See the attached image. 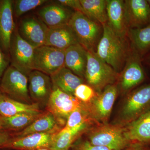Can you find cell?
<instances>
[{"instance_id": "cell-1", "label": "cell", "mask_w": 150, "mask_h": 150, "mask_svg": "<svg viewBox=\"0 0 150 150\" xmlns=\"http://www.w3.org/2000/svg\"><path fill=\"white\" fill-rule=\"evenodd\" d=\"M102 25L103 33L96 54L118 73L127 57V48L123 38L115 33L107 23Z\"/></svg>"}, {"instance_id": "cell-2", "label": "cell", "mask_w": 150, "mask_h": 150, "mask_svg": "<svg viewBox=\"0 0 150 150\" xmlns=\"http://www.w3.org/2000/svg\"><path fill=\"white\" fill-rule=\"evenodd\" d=\"M87 56L84 77L90 86L100 92L107 86L113 84L118 78V73L99 59L94 51H87Z\"/></svg>"}, {"instance_id": "cell-3", "label": "cell", "mask_w": 150, "mask_h": 150, "mask_svg": "<svg viewBox=\"0 0 150 150\" xmlns=\"http://www.w3.org/2000/svg\"><path fill=\"white\" fill-rule=\"evenodd\" d=\"M68 25L72 30L79 44L87 51H94L101 32L99 23L80 12L75 11Z\"/></svg>"}, {"instance_id": "cell-4", "label": "cell", "mask_w": 150, "mask_h": 150, "mask_svg": "<svg viewBox=\"0 0 150 150\" xmlns=\"http://www.w3.org/2000/svg\"><path fill=\"white\" fill-rule=\"evenodd\" d=\"M35 48L23 40L15 28L11 39L9 51L10 66L28 77L33 71V62Z\"/></svg>"}, {"instance_id": "cell-5", "label": "cell", "mask_w": 150, "mask_h": 150, "mask_svg": "<svg viewBox=\"0 0 150 150\" xmlns=\"http://www.w3.org/2000/svg\"><path fill=\"white\" fill-rule=\"evenodd\" d=\"M150 108V83L139 87L129 94L120 113V122L129 123Z\"/></svg>"}, {"instance_id": "cell-6", "label": "cell", "mask_w": 150, "mask_h": 150, "mask_svg": "<svg viewBox=\"0 0 150 150\" xmlns=\"http://www.w3.org/2000/svg\"><path fill=\"white\" fill-rule=\"evenodd\" d=\"M0 91L18 101L29 102L28 77L13 67L9 66L0 82Z\"/></svg>"}, {"instance_id": "cell-7", "label": "cell", "mask_w": 150, "mask_h": 150, "mask_svg": "<svg viewBox=\"0 0 150 150\" xmlns=\"http://www.w3.org/2000/svg\"><path fill=\"white\" fill-rule=\"evenodd\" d=\"M92 144L112 150H123L131 144L126 139L124 129L117 125H104L93 129L89 135Z\"/></svg>"}, {"instance_id": "cell-8", "label": "cell", "mask_w": 150, "mask_h": 150, "mask_svg": "<svg viewBox=\"0 0 150 150\" xmlns=\"http://www.w3.org/2000/svg\"><path fill=\"white\" fill-rule=\"evenodd\" d=\"M65 50L46 45L35 48L33 70L51 76L64 66Z\"/></svg>"}, {"instance_id": "cell-9", "label": "cell", "mask_w": 150, "mask_h": 150, "mask_svg": "<svg viewBox=\"0 0 150 150\" xmlns=\"http://www.w3.org/2000/svg\"><path fill=\"white\" fill-rule=\"evenodd\" d=\"M75 97L64 92L53 85V91L48 103L49 112L57 121L63 123L73 111L86 107Z\"/></svg>"}, {"instance_id": "cell-10", "label": "cell", "mask_w": 150, "mask_h": 150, "mask_svg": "<svg viewBox=\"0 0 150 150\" xmlns=\"http://www.w3.org/2000/svg\"><path fill=\"white\" fill-rule=\"evenodd\" d=\"M118 93L115 85H110L105 88L103 91L97 94L87 108L92 118L98 121L105 122L110 116Z\"/></svg>"}, {"instance_id": "cell-11", "label": "cell", "mask_w": 150, "mask_h": 150, "mask_svg": "<svg viewBox=\"0 0 150 150\" xmlns=\"http://www.w3.org/2000/svg\"><path fill=\"white\" fill-rule=\"evenodd\" d=\"M17 29L21 37L34 48L45 45L48 28L40 18L26 17L21 20Z\"/></svg>"}, {"instance_id": "cell-12", "label": "cell", "mask_w": 150, "mask_h": 150, "mask_svg": "<svg viewBox=\"0 0 150 150\" xmlns=\"http://www.w3.org/2000/svg\"><path fill=\"white\" fill-rule=\"evenodd\" d=\"M28 79V90L30 97L39 104H47L53 89L50 76L33 70L29 74Z\"/></svg>"}, {"instance_id": "cell-13", "label": "cell", "mask_w": 150, "mask_h": 150, "mask_svg": "<svg viewBox=\"0 0 150 150\" xmlns=\"http://www.w3.org/2000/svg\"><path fill=\"white\" fill-rule=\"evenodd\" d=\"M146 75L139 54L135 53L128 58L120 79V85L123 92L129 91L145 80Z\"/></svg>"}, {"instance_id": "cell-14", "label": "cell", "mask_w": 150, "mask_h": 150, "mask_svg": "<svg viewBox=\"0 0 150 150\" xmlns=\"http://www.w3.org/2000/svg\"><path fill=\"white\" fill-rule=\"evenodd\" d=\"M13 13V1H0V45L8 56L11 39L16 28Z\"/></svg>"}, {"instance_id": "cell-15", "label": "cell", "mask_w": 150, "mask_h": 150, "mask_svg": "<svg viewBox=\"0 0 150 150\" xmlns=\"http://www.w3.org/2000/svg\"><path fill=\"white\" fill-rule=\"evenodd\" d=\"M124 129L125 137L131 144L150 146V108Z\"/></svg>"}, {"instance_id": "cell-16", "label": "cell", "mask_w": 150, "mask_h": 150, "mask_svg": "<svg viewBox=\"0 0 150 150\" xmlns=\"http://www.w3.org/2000/svg\"><path fill=\"white\" fill-rule=\"evenodd\" d=\"M129 28H139L150 23V6L146 0L124 1Z\"/></svg>"}, {"instance_id": "cell-17", "label": "cell", "mask_w": 150, "mask_h": 150, "mask_svg": "<svg viewBox=\"0 0 150 150\" xmlns=\"http://www.w3.org/2000/svg\"><path fill=\"white\" fill-rule=\"evenodd\" d=\"M107 23L118 36L124 38L129 31L125 15L124 1H106Z\"/></svg>"}, {"instance_id": "cell-18", "label": "cell", "mask_w": 150, "mask_h": 150, "mask_svg": "<svg viewBox=\"0 0 150 150\" xmlns=\"http://www.w3.org/2000/svg\"><path fill=\"white\" fill-rule=\"evenodd\" d=\"M52 132L35 133L25 137L11 140L1 148L25 150H36L49 149L54 134Z\"/></svg>"}, {"instance_id": "cell-19", "label": "cell", "mask_w": 150, "mask_h": 150, "mask_svg": "<svg viewBox=\"0 0 150 150\" xmlns=\"http://www.w3.org/2000/svg\"><path fill=\"white\" fill-rule=\"evenodd\" d=\"M74 13L57 3L43 7L38 13L39 18L48 28H51L68 24Z\"/></svg>"}, {"instance_id": "cell-20", "label": "cell", "mask_w": 150, "mask_h": 150, "mask_svg": "<svg viewBox=\"0 0 150 150\" xmlns=\"http://www.w3.org/2000/svg\"><path fill=\"white\" fill-rule=\"evenodd\" d=\"M77 44L74 33L68 24L48 28L45 45L66 50Z\"/></svg>"}, {"instance_id": "cell-21", "label": "cell", "mask_w": 150, "mask_h": 150, "mask_svg": "<svg viewBox=\"0 0 150 150\" xmlns=\"http://www.w3.org/2000/svg\"><path fill=\"white\" fill-rule=\"evenodd\" d=\"M87 51L79 44L70 46L65 50V67L82 78L84 77L87 62Z\"/></svg>"}, {"instance_id": "cell-22", "label": "cell", "mask_w": 150, "mask_h": 150, "mask_svg": "<svg viewBox=\"0 0 150 150\" xmlns=\"http://www.w3.org/2000/svg\"><path fill=\"white\" fill-rule=\"evenodd\" d=\"M39 105L37 103H23L0 93V115L3 117H11L21 113L40 114Z\"/></svg>"}, {"instance_id": "cell-23", "label": "cell", "mask_w": 150, "mask_h": 150, "mask_svg": "<svg viewBox=\"0 0 150 150\" xmlns=\"http://www.w3.org/2000/svg\"><path fill=\"white\" fill-rule=\"evenodd\" d=\"M50 77L53 85L73 96L78 86L83 83L82 78L75 74L65 66Z\"/></svg>"}, {"instance_id": "cell-24", "label": "cell", "mask_w": 150, "mask_h": 150, "mask_svg": "<svg viewBox=\"0 0 150 150\" xmlns=\"http://www.w3.org/2000/svg\"><path fill=\"white\" fill-rule=\"evenodd\" d=\"M87 126V123H84L69 130L62 129L54 134L48 149L50 150H69L77 137Z\"/></svg>"}, {"instance_id": "cell-25", "label": "cell", "mask_w": 150, "mask_h": 150, "mask_svg": "<svg viewBox=\"0 0 150 150\" xmlns=\"http://www.w3.org/2000/svg\"><path fill=\"white\" fill-rule=\"evenodd\" d=\"M57 126L56 118L51 112H49L40 115L18 134L16 139H20L35 133L52 132L57 128Z\"/></svg>"}, {"instance_id": "cell-26", "label": "cell", "mask_w": 150, "mask_h": 150, "mask_svg": "<svg viewBox=\"0 0 150 150\" xmlns=\"http://www.w3.org/2000/svg\"><path fill=\"white\" fill-rule=\"evenodd\" d=\"M80 1L85 15L102 25L107 23L106 1L80 0Z\"/></svg>"}, {"instance_id": "cell-27", "label": "cell", "mask_w": 150, "mask_h": 150, "mask_svg": "<svg viewBox=\"0 0 150 150\" xmlns=\"http://www.w3.org/2000/svg\"><path fill=\"white\" fill-rule=\"evenodd\" d=\"M128 33L138 53H144L150 48V23L144 27L130 28Z\"/></svg>"}, {"instance_id": "cell-28", "label": "cell", "mask_w": 150, "mask_h": 150, "mask_svg": "<svg viewBox=\"0 0 150 150\" xmlns=\"http://www.w3.org/2000/svg\"><path fill=\"white\" fill-rule=\"evenodd\" d=\"M40 114L21 113L11 117L0 116L3 129H17L29 126L40 116Z\"/></svg>"}, {"instance_id": "cell-29", "label": "cell", "mask_w": 150, "mask_h": 150, "mask_svg": "<svg viewBox=\"0 0 150 150\" xmlns=\"http://www.w3.org/2000/svg\"><path fill=\"white\" fill-rule=\"evenodd\" d=\"M89 115L90 116L86 107L77 109L69 115L66 125L63 129L69 130L84 123H87Z\"/></svg>"}, {"instance_id": "cell-30", "label": "cell", "mask_w": 150, "mask_h": 150, "mask_svg": "<svg viewBox=\"0 0 150 150\" xmlns=\"http://www.w3.org/2000/svg\"><path fill=\"white\" fill-rule=\"evenodd\" d=\"M46 0H16L13 1L14 13L16 17L48 2Z\"/></svg>"}, {"instance_id": "cell-31", "label": "cell", "mask_w": 150, "mask_h": 150, "mask_svg": "<svg viewBox=\"0 0 150 150\" xmlns=\"http://www.w3.org/2000/svg\"><path fill=\"white\" fill-rule=\"evenodd\" d=\"M96 95L94 90L91 86L82 83L75 90L74 96L81 102L89 103Z\"/></svg>"}, {"instance_id": "cell-32", "label": "cell", "mask_w": 150, "mask_h": 150, "mask_svg": "<svg viewBox=\"0 0 150 150\" xmlns=\"http://www.w3.org/2000/svg\"><path fill=\"white\" fill-rule=\"evenodd\" d=\"M74 150H112L102 146L92 144L88 140L79 142L75 145Z\"/></svg>"}, {"instance_id": "cell-33", "label": "cell", "mask_w": 150, "mask_h": 150, "mask_svg": "<svg viewBox=\"0 0 150 150\" xmlns=\"http://www.w3.org/2000/svg\"><path fill=\"white\" fill-rule=\"evenodd\" d=\"M10 63L9 56L5 53L0 45V82Z\"/></svg>"}, {"instance_id": "cell-34", "label": "cell", "mask_w": 150, "mask_h": 150, "mask_svg": "<svg viewBox=\"0 0 150 150\" xmlns=\"http://www.w3.org/2000/svg\"><path fill=\"white\" fill-rule=\"evenodd\" d=\"M56 2L64 6L70 8L75 11H79L83 13V10L80 0H59Z\"/></svg>"}, {"instance_id": "cell-35", "label": "cell", "mask_w": 150, "mask_h": 150, "mask_svg": "<svg viewBox=\"0 0 150 150\" xmlns=\"http://www.w3.org/2000/svg\"><path fill=\"white\" fill-rule=\"evenodd\" d=\"M11 140L8 133L0 130V148L2 147Z\"/></svg>"}, {"instance_id": "cell-36", "label": "cell", "mask_w": 150, "mask_h": 150, "mask_svg": "<svg viewBox=\"0 0 150 150\" xmlns=\"http://www.w3.org/2000/svg\"><path fill=\"white\" fill-rule=\"evenodd\" d=\"M123 150H150V146L139 144H131Z\"/></svg>"}, {"instance_id": "cell-37", "label": "cell", "mask_w": 150, "mask_h": 150, "mask_svg": "<svg viewBox=\"0 0 150 150\" xmlns=\"http://www.w3.org/2000/svg\"><path fill=\"white\" fill-rule=\"evenodd\" d=\"M1 129H3L2 122L1 118H0V130H1Z\"/></svg>"}, {"instance_id": "cell-38", "label": "cell", "mask_w": 150, "mask_h": 150, "mask_svg": "<svg viewBox=\"0 0 150 150\" xmlns=\"http://www.w3.org/2000/svg\"><path fill=\"white\" fill-rule=\"evenodd\" d=\"M36 150H50L48 149H46V148H43V149H37Z\"/></svg>"}, {"instance_id": "cell-39", "label": "cell", "mask_w": 150, "mask_h": 150, "mask_svg": "<svg viewBox=\"0 0 150 150\" xmlns=\"http://www.w3.org/2000/svg\"><path fill=\"white\" fill-rule=\"evenodd\" d=\"M147 1L148 4H149V5L150 6V0H147Z\"/></svg>"}, {"instance_id": "cell-40", "label": "cell", "mask_w": 150, "mask_h": 150, "mask_svg": "<svg viewBox=\"0 0 150 150\" xmlns=\"http://www.w3.org/2000/svg\"><path fill=\"white\" fill-rule=\"evenodd\" d=\"M1 91H0V93H1Z\"/></svg>"}]
</instances>
